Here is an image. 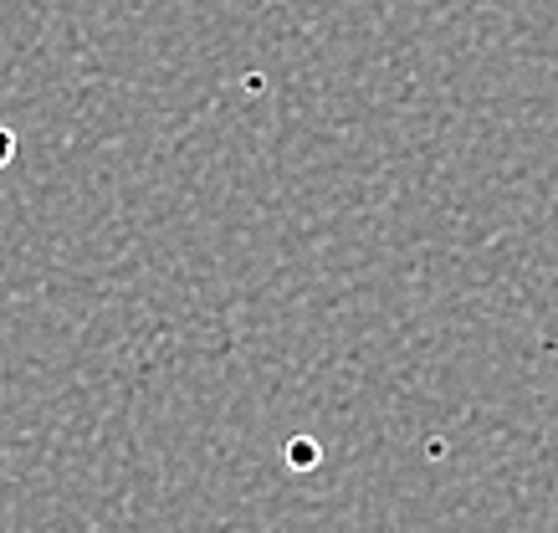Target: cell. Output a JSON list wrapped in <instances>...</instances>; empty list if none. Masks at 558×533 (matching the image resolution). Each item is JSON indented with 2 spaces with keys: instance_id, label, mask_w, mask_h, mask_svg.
<instances>
[]
</instances>
